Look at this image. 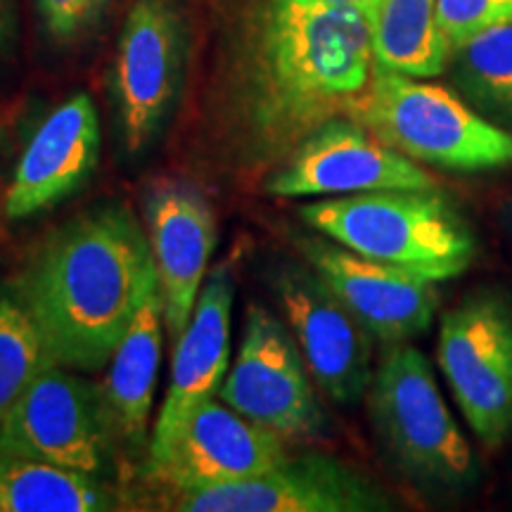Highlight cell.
Here are the masks:
<instances>
[{
	"label": "cell",
	"mask_w": 512,
	"mask_h": 512,
	"mask_svg": "<svg viewBox=\"0 0 512 512\" xmlns=\"http://www.w3.org/2000/svg\"><path fill=\"white\" fill-rule=\"evenodd\" d=\"M112 0H36L43 29L57 43H72L98 27Z\"/></svg>",
	"instance_id": "obj_24"
},
{
	"label": "cell",
	"mask_w": 512,
	"mask_h": 512,
	"mask_svg": "<svg viewBox=\"0 0 512 512\" xmlns=\"http://www.w3.org/2000/svg\"><path fill=\"white\" fill-rule=\"evenodd\" d=\"M458 88L477 112L512 124V24L467 38L451 50Z\"/></svg>",
	"instance_id": "obj_21"
},
{
	"label": "cell",
	"mask_w": 512,
	"mask_h": 512,
	"mask_svg": "<svg viewBox=\"0 0 512 512\" xmlns=\"http://www.w3.org/2000/svg\"><path fill=\"white\" fill-rule=\"evenodd\" d=\"M375 67L415 79L444 72L451 57L437 24V0H380L373 19Z\"/></svg>",
	"instance_id": "obj_20"
},
{
	"label": "cell",
	"mask_w": 512,
	"mask_h": 512,
	"mask_svg": "<svg viewBox=\"0 0 512 512\" xmlns=\"http://www.w3.org/2000/svg\"><path fill=\"white\" fill-rule=\"evenodd\" d=\"M117 503L91 472L0 453V512H102Z\"/></svg>",
	"instance_id": "obj_19"
},
{
	"label": "cell",
	"mask_w": 512,
	"mask_h": 512,
	"mask_svg": "<svg viewBox=\"0 0 512 512\" xmlns=\"http://www.w3.org/2000/svg\"><path fill=\"white\" fill-rule=\"evenodd\" d=\"M53 363L46 339L22 299L0 294V418Z\"/></svg>",
	"instance_id": "obj_22"
},
{
	"label": "cell",
	"mask_w": 512,
	"mask_h": 512,
	"mask_svg": "<svg viewBox=\"0 0 512 512\" xmlns=\"http://www.w3.org/2000/svg\"><path fill=\"white\" fill-rule=\"evenodd\" d=\"M114 432L107 394L53 363L0 418V453L100 475Z\"/></svg>",
	"instance_id": "obj_6"
},
{
	"label": "cell",
	"mask_w": 512,
	"mask_h": 512,
	"mask_svg": "<svg viewBox=\"0 0 512 512\" xmlns=\"http://www.w3.org/2000/svg\"><path fill=\"white\" fill-rule=\"evenodd\" d=\"M147 226L166 332L178 339L188 328L209 256L216 247L214 211L195 190L166 185L147 202Z\"/></svg>",
	"instance_id": "obj_17"
},
{
	"label": "cell",
	"mask_w": 512,
	"mask_h": 512,
	"mask_svg": "<svg viewBox=\"0 0 512 512\" xmlns=\"http://www.w3.org/2000/svg\"><path fill=\"white\" fill-rule=\"evenodd\" d=\"M233 283L226 271H214L197 297L188 328L178 337L171 366L169 394L150 441V467H155L204 401L219 394L228 373Z\"/></svg>",
	"instance_id": "obj_16"
},
{
	"label": "cell",
	"mask_w": 512,
	"mask_h": 512,
	"mask_svg": "<svg viewBox=\"0 0 512 512\" xmlns=\"http://www.w3.org/2000/svg\"><path fill=\"white\" fill-rule=\"evenodd\" d=\"M368 408L384 453L408 482L444 496L465 494L477 484L475 451L420 349L387 344L370 380Z\"/></svg>",
	"instance_id": "obj_4"
},
{
	"label": "cell",
	"mask_w": 512,
	"mask_h": 512,
	"mask_svg": "<svg viewBox=\"0 0 512 512\" xmlns=\"http://www.w3.org/2000/svg\"><path fill=\"white\" fill-rule=\"evenodd\" d=\"M437 361L472 434L501 446L512 434V306L491 292L467 297L441 318Z\"/></svg>",
	"instance_id": "obj_7"
},
{
	"label": "cell",
	"mask_w": 512,
	"mask_h": 512,
	"mask_svg": "<svg viewBox=\"0 0 512 512\" xmlns=\"http://www.w3.org/2000/svg\"><path fill=\"white\" fill-rule=\"evenodd\" d=\"M15 31V0H0V57L5 55Z\"/></svg>",
	"instance_id": "obj_25"
},
{
	"label": "cell",
	"mask_w": 512,
	"mask_h": 512,
	"mask_svg": "<svg viewBox=\"0 0 512 512\" xmlns=\"http://www.w3.org/2000/svg\"><path fill=\"white\" fill-rule=\"evenodd\" d=\"M349 117L418 164L444 171L512 166V133L437 83L375 67Z\"/></svg>",
	"instance_id": "obj_5"
},
{
	"label": "cell",
	"mask_w": 512,
	"mask_h": 512,
	"mask_svg": "<svg viewBox=\"0 0 512 512\" xmlns=\"http://www.w3.org/2000/svg\"><path fill=\"white\" fill-rule=\"evenodd\" d=\"M275 292L320 392L337 406L361 401L375 373V337L311 266H285L275 275Z\"/></svg>",
	"instance_id": "obj_11"
},
{
	"label": "cell",
	"mask_w": 512,
	"mask_h": 512,
	"mask_svg": "<svg viewBox=\"0 0 512 512\" xmlns=\"http://www.w3.org/2000/svg\"><path fill=\"white\" fill-rule=\"evenodd\" d=\"M306 264L384 344L411 342L432 325L439 306L434 280L368 259L330 238L299 240Z\"/></svg>",
	"instance_id": "obj_13"
},
{
	"label": "cell",
	"mask_w": 512,
	"mask_h": 512,
	"mask_svg": "<svg viewBox=\"0 0 512 512\" xmlns=\"http://www.w3.org/2000/svg\"><path fill=\"white\" fill-rule=\"evenodd\" d=\"M285 458V441L278 434L247 420L221 399H209L190 415L169 453L150 472L188 494L264 475Z\"/></svg>",
	"instance_id": "obj_14"
},
{
	"label": "cell",
	"mask_w": 512,
	"mask_h": 512,
	"mask_svg": "<svg viewBox=\"0 0 512 512\" xmlns=\"http://www.w3.org/2000/svg\"><path fill=\"white\" fill-rule=\"evenodd\" d=\"M375 72L373 17L306 0H259L242 31L228 143L247 169H275L366 93Z\"/></svg>",
	"instance_id": "obj_1"
},
{
	"label": "cell",
	"mask_w": 512,
	"mask_h": 512,
	"mask_svg": "<svg viewBox=\"0 0 512 512\" xmlns=\"http://www.w3.org/2000/svg\"><path fill=\"white\" fill-rule=\"evenodd\" d=\"M430 188H437L430 171L349 114L318 126L266 178V192L275 197H342Z\"/></svg>",
	"instance_id": "obj_9"
},
{
	"label": "cell",
	"mask_w": 512,
	"mask_h": 512,
	"mask_svg": "<svg viewBox=\"0 0 512 512\" xmlns=\"http://www.w3.org/2000/svg\"><path fill=\"white\" fill-rule=\"evenodd\" d=\"M100 157V117L86 93L57 105L19 157L5 192V216L24 221L41 214L91 178Z\"/></svg>",
	"instance_id": "obj_15"
},
{
	"label": "cell",
	"mask_w": 512,
	"mask_h": 512,
	"mask_svg": "<svg viewBox=\"0 0 512 512\" xmlns=\"http://www.w3.org/2000/svg\"><path fill=\"white\" fill-rule=\"evenodd\" d=\"M306 226L351 252L444 283L475 264L477 238L437 190H373L299 207Z\"/></svg>",
	"instance_id": "obj_3"
},
{
	"label": "cell",
	"mask_w": 512,
	"mask_h": 512,
	"mask_svg": "<svg viewBox=\"0 0 512 512\" xmlns=\"http://www.w3.org/2000/svg\"><path fill=\"white\" fill-rule=\"evenodd\" d=\"M0 138H3V136H0Z\"/></svg>",
	"instance_id": "obj_27"
},
{
	"label": "cell",
	"mask_w": 512,
	"mask_h": 512,
	"mask_svg": "<svg viewBox=\"0 0 512 512\" xmlns=\"http://www.w3.org/2000/svg\"><path fill=\"white\" fill-rule=\"evenodd\" d=\"M183 512H382L392 501L354 467L328 456H302L278 463L264 475L176 501Z\"/></svg>",
	"instance_id": "obj_12"
},
{
	"label": "cell",
	"mask_w": 512,
	"mask_h": 512,
	"mask_svg": "<svg viewBox=\"0 0 512 512\" xmlns=\"http://www.w3.org/2000/svg\"><path fill=\"white\" fill-rule=\"evenodd\" d=\"M157 285L150 240L117 204L62 228L24 275L19 299L57 366L100 370Z\"/></svg>",
	"instance_id": "obj_2"
},
{
	"label": "cell",
	"mask_w": 512,
	"mask_h": 512,
	"mask_svg": "<svg viewBox=\"0 0 512 512\" xmlns=\"http://www.w3.org/2000/svg\"><path fill=\"white\" fill-rule=\"evenodd\" d=\"M185 67V22L178 0H136L114 60L121 138L131 152L155 138L174 107Z\"/></svg>",
	"instance_id": "obj_10"
},
{
	"label": "cell",
	"mask_w": 512,
	"mask_h": 512,
	"mask_svg": "<svg viewBox=\"0 0 512 512\" xmlns=\"http://www.w3.org/2000/svg\"><path fill=\"white\" fill-rule=\"evenodd\" d=\"M219 399L283 441L313 439L325 430L299 344L264 306H249L240 356L226 373Z\"/></svg>",
	"instance_id": "obj_8"
},
{
	"label": "cell",
	"mask_w": 512,
	"mask_h": 512,
	"mask_svg": "<svg viewBox=\"0 0 512 512\" xmlns=\"http://www.w3.org/2000/svg\"><path fill=\"white\" fill-rule=\"evenodd\" d=\"M306 3H318V5H332V8H351L361 10L375 19V12L380 8V0H306Z\"/></svg>",
	"instance_id": "obj_26"
},
{
	"label": "cell",
	"mask_w": 512,
	"mask_h": 512,
	"mask_svg": "<svg viewBox=\"0 0 512 512\" xmlns=\"http://www.w3.org/2000/svg\"><path fill=\"white\" fill-rule=\"evenodd\" d=\"M164 325V302L157 285L147 294L145 304L110 358L105 394L117 432L126 439L140 441L145 437L162 363Z\"/></svg>",
	"instance_id": "obj_18"
},
{
	"label": "cell",
	"mask_w": 512,
	"mask_h": 512,
	"mask_svg": "<svg viewBox=\"0 0 512 512\" xmlns=\"http://www.w3.org/2000/svg\"><path fill=\"white\" fill-rule=\"evenodd\" d=\"M437 24L453 50L467 38L512 24V0H437Z\"/></svg>",
	"instance_id": "obj_23"
}]
</instances>
